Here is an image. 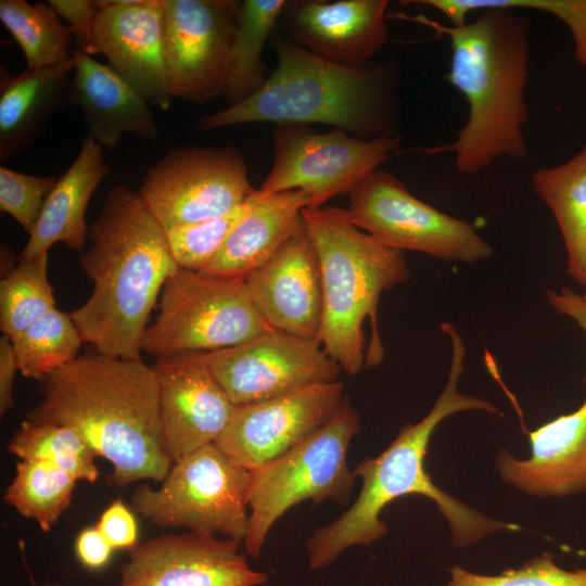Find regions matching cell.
Instances as JSON below:
<instances>
[{"label":"cell","instance_id":"d4e9b609","mask_svg":"<svg viewBox=\"0 0 586 586\" xmlns=\"http://www.w3.org/2000/svg\"><path fill=\"white\" fill-rule=\"evenodd\" d=\"M311 206V198L303 190L264 194L257 189L249 212L200 272L219 278L245 279L275 254L292 231L302 211Z\"/></svg>","mask_w":586,"mask_h":586},{"label":"cell","instance_id":"d6986e66","mask_svg":"<svg viewBox=\"0 0 586 586\" xmlns=\"http://www.w3.org/2000/svg\"><path fill=\"white\" fill-rule=\"evenodd\" d=\"M91 55L103 54L151 106L167 111L163 0H97Z\"/></svg>","mask_w":586,"mask_h":586},{"label":"cell","instance_id":"4dcf8cb0","mask_svg":"<svg viewBox=\"0 0 586 586\" xmlns=\"http://www.w3.org/2000/svg\"><path fill=\"white\" fill-rule=\"evenodd\" d=\"M8 450L21 460L49 461L77 480L95 482L99 476L94 462L97 454L78 432L68 426L25 419L15 430Z\"/></svg>","mask_w":586,"mask_h":586},{"label":"cell","instance_id":"603a6c76","mask_svg":"<svg viewBox=\"0 0 586 586\" xmlns=\"http://www.w3.org/2000/svg\"><path fill=\"white\" fill-rule=\"evenodd\" d=\"M102 149L91 136L84 138L76 158L48 194L21 258L49 253L55 243H63L69 250L85 251L89 233L87 206L110 173Z\"/></svg>","mask_w":586,"mask_h":586},{"label":"cell","instance_id":"e0dca14e","mask_svg":"<svg viewBox=\"0 0 586 586\" xmlns=\"http://www.w3.org/2000/svg\"><path fill=\"white\" fill-rule=\"evenodd\" d=\"M240 543L198 533L167 534L128 550L116 586H262L266 574L253 570Z\"/></svg>","mask_w":586,"mask_h":586},{"label":"cell","instance_id":"f35d334b","mask_svg":"<svg viewBox=\"0 0 586 586\" xmlns=\"http://www.w3.org/2000/svg\"><path fill=\"white\" fill-rule=\"evenodd\" d=\"M542 11L553 15L566 26L575 59L586 66V0H544Z\"/></svg>","mask_w":586,"mask_h":586},{"label":"cell","instance_id":"44dd1931","mask_svg":"<svg viewBox=\"0 0 586 586\" xmlns=\"http://www.w3.org/2000/svg\"><path fill=\"white\" fill-rule=\"evenodd\" d=\"M527 436L530 458L517 459L501 449L495 459L506 483L535 496L586 492V398L574 411L528 431Z\"/></svg>","mask_w":586,"mask_h":586},{"label":"cell","instance_id":"7a4b0ae2","mask_svg":"<svg viewBox=\"0 0 586 586\" xmlns=\"http://www.w3.org/2000/svg\"><path fill=\"white\" fill-rule=\"evenodd\" d=\"M42 400L26 420L68 426L112 464L107 481L162 482L173 466L161 436L160 391L141 359L78 356L43 381Z\"/></svg>","mask_w":586,"mask_h":586},{"label":"cell","instance_id":"8d00e7d4","mask_svg":"<svg viewBox=\"0 0 586 586\" xmlns=\"http://www.w3.org/2000/svg\"><path fill=\"white\" fill-rule=\"evenodd\" d=\"M62 20L68 23L75 49L91 55L99 9L91 0H48Z\"/></svg>","mask_w":586,"mask_h":586},{"label":"cell","instance_id":"d590c367","mask_svg":"<svg viewBox=\"0 0 586 586\" xmlns=\"http://www.w3.org/2000/svg\"><path fill=\"white\" fill-rule=\"evenodd\" d=\"M407 3L431 7L441 12L451 26H462L470 13L489 9L539 10L544 0H418Z\"/></svg>","mask_w":586,"mask_h":586},{"label":"cell","instance_id":"9a60e30c","mask_svg":"<svg viewBox=\"0 0 586 586\" xmlns=\"http://www.w3.org/2000/svg\"><path fill=\"white\" fill-rule=\"evenodd\" d=\"M344 399V384L335 381L235 406L216 444L238 464L256 470L320 430Z\"/></svg>","mask_w":586,"mask_h":586},{"label":"cell","instance_id":"484cf974","mask_svg":"<svg viewBox=\"0 0 586 586\" xmlns=\"http://www.w3.org/2000/svg\"><path fill=\"white\" fill-rule=\"evenodd\" d=\"M532 186L558 225L568 275L586 286V141L570 160L532 174Z\"/></svg>","mask_w":586,"mask_h":586},{"label":"cell","instance_id":"8992f818","mask_svg":"<svg viewBox=\"0 0 586 586\" xmlns=\"http://www.w3.org/2000/svg\"><path fill=\"white\" fill-rule=\"evenodd\" d=\"M318 254L322 283V320L317 340L349 375L377 367L384 358L378 306L385 291L407 282L405 253L357 227L347 211H302Z\"/></svg>","mask_w":586,"mask_h":586},{"label":"cell","instance_id":"60d3db41","mask_svg":"<svg viewBox=\"0 0 586 586\" xmlns=\"http://www.w3.org/2000/svg\"><path fill=\"white\" fill-rule=\"evenodd\" d=\"M18 371L11 339L0 337V413L5 415L14 406V380Z\"/></svg>","mask_w":586,"mask_h":586},{"label":"cell","instance_id":"4fadbf2b","mask_svg":"<svg viewBox=\"0 0 586 586\" xmlns=\"http://www.w3.org/2000/svg\"><path fill=\"white\" fill-rule=\"evenodd\" d=\"M241 2L163 0L164 53L173 98L204 104L224 95Z\"/></svg>","mask_w":586,"mask_h":586},{"label":"cell","instance_id":"83f0119b","mask_svg":"<svg viewBox=\"0 0 586 586\" xmlns=\"http://www.w3.org/2000/svg\"><path fill=\"white\" fill-rule=\"evenodd\" d=\"M0 20L20 44L27 67L41 68L72 59V29L48 1L1 0Z\"/></svg>","mask_w":586,"mask_h":586},{"label":"cell","instance_id":"836d02e7","mask_svg":"<svg viewBox=\"0 0 586 586\" xmlns=\"http://www.w3.org/2000/svg\"><path fill=\"white\" fill-rule=\"evenodd\" d=\"M449 574L445 586H586V569L564 570L549 552L496 575L472 573L458 565L453 566Z\"/></svg>","mask_w":586,"mask_h":586},{"label":"cell","instance_id":"ac0fdd59","mask_svg":"<svg viewBox=\"0 0 586 586\" xmlns=\"http://www.w3.org/2000/svg\"><path fill=\"white\" fill-rule=\"evenodd\" d=\"M244 282L256 310L271 329L318 337L322 320L320 264L302 214L275 254Z\"/></svg>","mask_w":586,"mask_h":586},{"label":"cell","instance_id":"8fae6325","mask_svg":"<svg viewBox=\"0 0 586 586\" xmlns=\"http://www.w3.org/2000/svg\"><path fill=\"white\" fill-rule=\"evenodd\" d=\"M272 140L273 164L259 191L303 190L311 198V207L348 194L400 144L397 135L361 139L337 129L320 132L297 124L278 125Z\"/></svg>","mask_w":586,"mask_h":586},{"label":"cell","instance_id":"9c48e42d","mask_svg":"<svg viewBox=\"0 0 586 586\" xmlns=\"http://www.w3.org/2000/svg\"><path fill=\"white\" fill-rule=\"evenodd\" d=\"M270 329L252 303L244 279L178 268L163 285L158 314L143 333L141 349L156 358L208 353L239 345Z\"/></svg>","mask_w":586,"mask_h":586},{"label":"cell","instance_id":"ab89813d","mask_svg":"<svg viewBox=\"0 0 586 586\" xmlns=\"http://www.w3.org/2000/svg\"><path fill=\"white\" fill-rule=\"evenodd\" d=\"M75 553L80 563L91 570L107 564L113 547L97 526L82 530L75 540Z\"/></svg>","mask_w":586,"mask_h":586},{"label":"cell","instance_id":"52a82bcc","mask_svg":"<svg viewBox=\"0 0 586 586\" xmlns=\"http://www.w3.org/2000/svg\"><path fill=\"white\" fill-rule=\"evenodd\" d=\"M359 430L360 415L345 397L336 413L315 434L251 471L249 528L243 542L251 557H260L272 525L295 505L307 499L315 504L349 501L356 476L348 467L347 451Z\"/></svg>","mask_w":586,"mask_h":586},{"label":"cell","instance_id":"e575fe53","mask_svg":"<svg viewBox=\"0 0 586 586\" xmlns=\"http://www.w3.org/2000/svg\"><path fill=\"white\" fill-rule=\"evenodd\" d=\"M59 178L41 177L0 167V209L28 233L39 219L43 203Z\"/></svg>","mask_w":586,"mask_h":586},{"label":"cell","instance_id":"d6a6232c","mask_svg":"<svg viewBox=\"0 0 586 586\" xmlns=\"http://www.w3.org/2000/svg\"><path fill=\"white\" fill-rule=\"evenodd\" d=\"M256 192L257 189L245 202L226 214L165 230L171 255L178 267L191 271L204 269L249 212Z\"/></svg>","mask_w":586,"mask_h":586},{"label":"cell","instance_id":"30bf717a","mask_svg":"<svg viewBox=\"0 0 586 586\" xmlns=\"http://www.w3.org/2000/svg\"><path fill=\"white\" fill-rule=\"evenodd\" d=\"M348 195L352 221L392 249L463 264L494 253L474 225L421 201L386 170H374Z\"/></svg>","mask_w":586,"mask_h":586},{"label":"cell","instance_id":"7402d4cb","mask_svg":"<svg viewBox=\"0 0 586 586\" xmlns=\"http://www.w3.org/2000/svg\"><path fill=\"white\" fill-rule=\"evenodd\" d=\"M71 103L100 145L114 150L127 133L156 140L158 127L152 106L111 65L74 48Z\"/></svg>","mask_w":586,"mask_h":586},{"label":"cell","instance_id":"f1b7e54d","mask_svg":"<svg viewBox=\"0 0 586 586\" xmlns=\"http://www.w3.org/2000/svg\"><path fill=\"white\" fill-rule=\"evenodd\" d=\"M76 481L69 472L49 461L20 460L3 499L48 532L71 505Z\"/></svg>","mask_w":586,"mask_h":586},{"label":"cell","instance_id":"277c9868","mask_svg":"<svg viewBox=\"0 0 586 586\" xmlns=\"http://www.w3.org/2000/svg\"><path fill=\"white\" fill-rule=\"evenodd\" d=\"M517 11L485 10L458 27L419 20L448 38L451 61L446 77L468 103L467 123L451 144L438 149L454 154L461 175L480 173L501 157L522 160L527 153L528 21Z\"/></svg>","mask_w":586,"mask_h":586},{"label":"cell","instance_id":"1f68e13d","mask_svg":"<svg viewBox=\"0 0 586 586\" xmlns=\"http://www.w3.org/2000/svg\"><path fill=\"white\" fill-rule=\"evenodd\" d=\"M55 307L48 253L21 258L0 281V329L10 339Z\"/></svg>","mask_w":586,"mask_h":586},{"label":"cell","instance_id":"ba28073f","mask_svg":"<svg viewBox=\"0 0 586 586\" xmlns=\"http://www.w3.org/2000/svg\"><path fill=\"white\" fill-rule=\"evenodd\" d=\"M250 485L251 471L213 443L174 462L158 488L139 486L131 508L162 528L220 534L241 544L249 528Z\"/></svg>","mask_w":586,"mask_h":586},{"label":"cell","instance_id":"7bdbcfd3","mask_svg":"<svg viewBox=\"0 0 586 586\" xmlns=\"http://www.w3.org/2000/svg\"><path fill=\"white\" fill-rule=\"evenodd\" d=\"M581 300H582L584 306L586 307V286H585V293L583 294V296H581Z\"/></svg>","mask_w":586,"mask_h":586},{"label":"cell","instance_id":"ffe728a7","mask_svg":"<svg viewBox=\"0 0 586 586\" xmlns=\"http://www.w3.org/2000/svg\"><path fill=\"white\" fill-rule=\"evenodd\" d=\"M386 0H290L279 23L292 41L348 67H365L388 41Z\"/></svg>","mask_w":586,"mask_h":586},{"label":"cell","instance_id":"5b68a950","mask_svg":"<svg viewBox=\"0 0 586 586\" xmlns=\"http://www.w3.org/2000/svg\"><path fill=\"white\" fill-rule=\"evenodd\" d=\"M277 66L243 102L203 116L201 130L247 123L324 124L361 139L395 136L397 99L387 64L348 67L273 33Z\"/></svg>","mask_w":586,"mask_h":586},{"label":"cell","instance_id":"3957f363","mask_svg":"<svg viewBox=\"0 0 586 586\" xmlns=\"http://www.w3.org/2000/svg\"><path fill=\"white\" fill-rule=\"evenodd\" d=\"M79 263L92 281L71 315L84 343L99 354L141 359L143 333L166 280L178 270L164 228L138 191L117 184L89 227Z\"/></svg>","mask_w":586,"mask_h":586},{"label":"cell","instance_id":"4316f807","mask_svg":"<svg viewBox=\"0 0 586 586\" xmlns=\"http://www.w3.org/2000/svg\"><path fill=\"white\" fill-rule=\"evenodd\" d=\"M285 0H244L234 33L231 64L224 98L228 106L239 104L266 82L262 60L264 47L275 33Z\"/></svg>","mask_w":586,"mask_h":586},{"label":"cell","instance_id":"7c38bea8","mask_svg":"<svg viewBox=\"0 0 586 586\" xmlns=\"http://www.w3.org/2000/svg\"><path fill=\"white\" fill-rule=\"evenodd\" d=\"M241 152L181 146L149 169L138 190L164 230L226 214L254 192Z\"/></svg>","mask_w":586,"mask_h":586},{"label":"cell","instance_id":"5bb4252c","mask_svg":"<svg viewBox=\"0 0 586 586\" xmlns=\"http://www.w3.org/2000/svg\"><path fill=\"white\" fill-rule=\"evenodd\" d=\"M206 356L214 375L234 406L335 382L342 370L317 339L275 329L239 345L208 352Z\"/></svg>","mask_w":586,"mask_h":586},{"label":"cell","instance_id":"cb8c5ba5","mask_svg":"<svg viewBox=\"0 0 586 586\" xmlns=\"http://www.w3.org/2000/svg\"><path fill=\"white\" fill-rule=\"evenodd\" d=\"M72 59L52 66L29 68L14 77L2 72L0 85V162L23 153L49 119L71 103Z\"/></svg>","mask_w":586,"mask_h":586},{"label":"cell","instance_id":"2e32d148","mask_svg":"<svg viewBox=\"0 0 586 586\" xmlns=\"http://www.w3.org/2000/svg\"><path fill=\"white\" fill-rule=\"evenodd\" d=\"M162 444L176 462L217 443L235 406L214 375L206 352L157 357Z\"/></svg>","mask_w":586,"mask_h":586},{"label":"cell","instance_id":"f546056e","mask_svg":"<svg viewBox=\"0 0 586 586\" xmlns=\"http://www.w3.org/2000/svg\"><path fill=\"white\" fill-rule=\"evenodd\" d=\"M18 371L43 381L78 357L84 343L72 318L56 307L11 337Z\"/></svg>","mask_w":586,"mask_h":586},{"label":"cell","instance_id":"6da1fadb","mask_svg":"<svg viewBox=\"0 0 586 586\" xmlns=\"http://www.w3.org/2000/svg\"><path fill=\"white\" fill-rule=\"evenodd\" d=\"M451 345L447 382L430 411L417 423H406L395 440L379 456L367 458L355 468L362 481L354 504L339 518L317 528L307 539L309 566L330 565L344 550L355 545H370L387 533L381 520L383 509L395 499L420 495L433 500L446 518L456 547L471 545L498 531H517L519 526L488 518L442 491L425 469L430 438L446 418L470 410L498 413L492 403L466 395L458 390L464 370V342L450 322L441 326Z\"/></svg>","mask_w":586,"mask_h":586},{"label":"cell","instance_id":"b9f144b4","mask_svg":"<svg viewBox=\"0 0 586 586\" xmlns=\"http://www.w3.org/2000/svg\"><path fill=\"white\" fill-rule=\"evenodd\" d=\"M34 586H68V585H65L62 583H46V584H40V585L34 584Z\"/></svg>","mask_w":586,"mask_h":586},{"label":"cell","instance_id":"74e56055","mask_svg":"<svg viewBox=\"0 0 586 586\" xmlns=\"http://www.w3.org/2000/svg\"><path fill=\"white\" fill-rule=\"evenodd\" d=\"M113 549H130L138 544V525L132 511L122 499L112 501L95 525Z\"/></svg>","mask_w":586,"mask_h":586}]
</instances>
